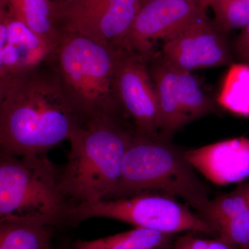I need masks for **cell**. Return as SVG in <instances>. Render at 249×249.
Here are the masks:
<instances>
[{"label":"cell","instance_id":"17","mask_svg":"<svg viewBox=\"0 0 249 249\" xmlns=\"http://www.w3.org/2000/svg\"><path fill=\"white\" fill-rule=\"evenodd\" d=\"M10 12L37 34L58 43L54 0H6Z\"/></svg>","mask_w":249,"mask_h":249},{"label":"cell","instance_id":"5","mask_svg":"<svg viewBox=\"0 0 249 249\" xmlns=\"http://www.w3.org/2000/svg\"><path fill=\"white\" fill-rule=\"evenodd\" d=\"M60 172L47 155L0 156V221L29 220L57 227L73 205L62 193Z\"/></svg>","mask_w":249,"mask_h":249},{"label":"cell","instance_id":"24","mask_svg":"<svg viewBox=\"0 0 249 249\" xmlns=\"http://www.w3.org/2000/svg\"><path fill=\"white\" fill-rule=\"evenodd\" d=\"M50 249H53V247H52V248H51Z\"/></svg>","mask_w":249,"mask_h":249},{"label":"cell","instance_id":"23","mask_svg":"<svg viewBox=\"0 0 249 249\" xmlns=\"http://www.w3.org/2000/svg\"><path fill=\"white\" fill-rule=\"evenodd\" d=\"M194 1H196L197 4L200 5L201 7L206 9L209 7V4L211 0H194Z\"/></svg>","mask_w":249,"mask_h":249},{"label":"cell","instance_id":"15","mask_svg":"<svg viewBox=\"0 0 249 249\" xmlns=\"http://www.w3.org/2000/svg\"><path fill=\"white\" fill-rule=\"evenodd\" d=\"M174 235L135 227L132 230L94 240H76L73 249H168Z\"/></svg>","mask_w":249,"mask_h":249},{"label":"cell","instance_id":"16","mask_svg":"<svg viewBox=\"0 0 249 249\" xmlns=\"http://www.w3.org/2000/svg\"><path fill=\"white\" fill-rule=\"evenodd\" d=\"M53 227L29 220L0 221V249H50Z\"/></svg>","mask_w":249,"mask_h":249},{"label":"cell","instance_id":"10","mask_svg":"<svg viewBox=\"0 0 249 249\" xmlns=\"http://www.w3.org/2000/svg\"><path fill=\"white\" fill-rule=\"evenodd\" d=\"M206 13L194 0H145L127 36L125 48L151 58L152 41L165 39Z\"/></svg>","mask_w":249,"mask_h":249},{"label":"cell","instance_id":"22","mask_svg":"<svg viewBox=\"0 0 249 249\" xmlns=\"http://www.w3.org/2000/svg\"><path fill=\"white\" fill-rule=\"evenodd\" d=\"M235 49L239 56L249 63V24L242 29L237 37Z\"/></svg>","mask_w":249,"mask_h":249},{"label":"cell","instance_id":"20","mask_svg":"<svg viewBox=\"0 0 249 249\" xmlns=\"http://www.w3.org/2000/svg\"><path fill=\"white\" fill-rule=\"evenodd\" d=\"M214 23L223 32L243 29L249 24V0H211Z\"/></svg>","mask_w":249,"mask_h":249},{"label":"cell","instance_id":"1","mask_svg":"<svg viewBox=\"0 0 249 249\" xmlns=\"http://www.w3.org/2000/svg\"><path fill=\"white\" fill-rule=\"evenodd\" d=\"M47 63L0 79L1 153L47 155L84 122Z\"/></svg>","mask_w":249,"mask_h":249},{"label":"cell","instance_id":"18","mask_svg":"<svg viewBox=\"0 0 249 249\" xmlns=\"http://www.w3.org/2000/svg\"><path fill=\"white\" fill-rule=\"evenodd\" d=\"M232 66L224 79L218 102L237 115L249 116V65Z\"/></svg>","mask_w":249,"mask_h":249},{"label":"cell","instance_id":"7","mask_svg":"<svg viewBox=\"0 0 249 249\" xmlns=\"http://www.w3.org/2000/svg\"><path fill=\"white\" fill-rule=\"evenodd\" d=\"M145 0H54L60 35L77 34L125 48L127 36Z\"/></svg>","mask_w":249,"mask_h":249},{"label":"cell","instance_id":"4","mask_svg":"<svg viewBox=\"0 0 249 249\" xmlns=\"http://www.w3.org/2000/svg\"><path fill=\"white\" fill-rule=\"evenodd\" d=\"M145 193L181 198L204 219L211 201L207 187L185 158L184 150L170 141L134 132L124 155L120 181L107 199Z\"/></svg>","mask_w":249,"mask_h":249},{"label":"cell","instance_id":"19","mask_svg":"<svg viewBox=\"0 0 249 249\" xmlns=\"http://www.w3.org/2000/svg\"><path fill=\"white\" fill-rule=\"evenodd\" d=\"M176 69V68H175ZM181 106L188 124L214 110V104L191 72L176 69Z\"/></svg>","mask_w":249,"mask_h":249},{"label":"cell","instance_id":"14","mask_svg":"<svg viewBox=\"0 0 249 249\" xmlns=\"http://www.w3.org/2000/svg\"><path fill=\"white\" fill-rule=\"evenodd\" d=\"M153 60L155 61L148 67L160 109V137L170 141L188 122L181 106L176 69L162 57Z\"/></svg>","mask_w":249,"mask_h":249},{"label":"cell","instance_id":"9","mask_svg":"<svg viewBox=\"0 0 249 249\" xmlns=\"http://www.w3.org/2000/svg\"><path fill=\"white\" fill-rule=\"evenodd\" d=\"M162 55L170 66L190 72L224 66L231 60L224 32L206 13L165 39Z\"/></svg>","mask_w":249,"mask_h":249},{"label":"cell","instance_id":"8","mask_svg":"<svg viewBox=\"0 0 249 249\" xmlns=\"http://www.w3.org/2000/svg\"><path fill=\"white\" fill-rule=\"evenodd\" d=\"M147 60L142 54L123 49L116 65L114 89L123 111L134 121V132L160 138V109Z\"/></svg>","mask_w":249,"mask_h":249},{"label":"cell","instance_id":"11","mask_svg":"<svg viewBox=\"0 0 249 249\" xmlns=\"http://www.w3.org/2000/svg\"><path fill=\"white\" fill-rule=\"evenodd\" d=\"M57 44L33 31L0 0V79L39 68Z\"/></svg>","mask_w":249,"mask_h":249},{"label":"cell","instance_id":"12","mask_svg":"<svg viewBox=\"0 0 249 249\" xmlns=\"http://www.w3.org/2000/svg\"><path fill=\"white\" fill-rule=\"evenodd\" d=\"M195 170L218 186L240 183L249 178V139H227L184 150Z\"/></svg>","mask_w":249,"mask_h":249},{"label":"cell","instance_id":"13","mask_svg":"<svg viewBox=\"0 0 249 249\" xmlns=\"http://www.w3.org/2000/svg\"><path fill=\"white\" fill-rule=\"evenodd\" d=\"M204 219L219 237L238 249H249V184L211 199Z\"/></svg>","mask_w":249,"mask_h":249},{"label":"cell","instance_id":"2","mask_svg":"<svg viewBox=\"0 0 249 249\" xmlns=\"http://www.w3.org/2000/svg\"><path fill=\"white\" fill-rule=\"evenodd\" d=\"M123 49L77 34H62L46 63L56 76L67 101L85 121L124 113L114 89Z\"/></svg>","mask_w":249,"mask_h":249},{"label":"cell","instance_id":"3","mask_svg":"<svg viewBox=\"0 0 249 249\" xmlns=\"http://www.w3.org/2000/svg\"><path fill=\"white\" fill-rule=\"evenodd\" d=\"M134 132L109 117L85 121L70 139V151L60 172V189L80 203L107 199L120 181L124 155Z\"/></svg>","mask_w":249,"mask_h":249},{"label":"cell","instance_id":"6","mask_svg":"<svg viewBox=\"0 0 249 249\" xmlns=\"http://www.w3.org/2000/svg\"><path fill=\"white\" fill-rule=\"evenodd\" d=\"M95 217L114 219L135 227L173 235L183 231L216 234L207 221L192 212L188 206L173 196L157 193L73 205L67 222L75 225Z\"/></svg>","mask_w":249,"mask_h":249},{"label":"cell","instance_id":"21","mask_svg":"<svg viewBox=\"0 0 249 249\" xmlns=\"http://www.w3.org/2000/svg\"><path fill=\"white\" fill-rule=\"evenodd\" d=\"M173 249H238L235 245L221 237L204 239L187 234L178 237Z\"/></svg>","mask_w":249,"mask_h":249}]
</instances>
